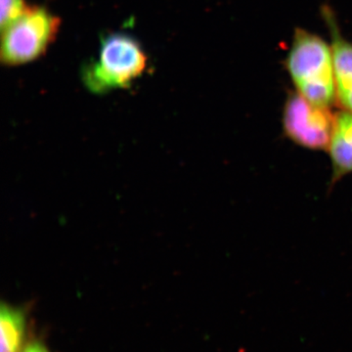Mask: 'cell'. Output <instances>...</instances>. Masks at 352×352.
Here are the masks:
<instances>
[{
    "label": "cell",
    "instance_id": "cell-1",
    "mask_svg": "<svg viewBox=\"0 0 352 352\" xmlns=\"http://www.w3.org/2000/svg\"><path fill=\"white\" fill-rule=\"evenodd\" d=\"M286 66L296 92L307 100L328 108L337 101L332 47L324 39L296 30Z\"/></svg>",
    "mask_w": 352,
    "mask_h": 352
},
{
    "label": "cell",
    "instance_id": "cell-2",
    "mask_svg": "<svg viewBox=\"0 0 352 352\" xmlns=\"http://www.w3.org/2000/svg\"><path fill=\"white\" fill-rule=\"evenodd\" d=\"M148 69V56L140 43L124 32L103 36L98 56L82 69V82L95 94L131 87Z\"/></svg>",
    "mask_w": 352,
    "mask_h": 352
},
{
    "label": "cell",
    "instance_id": "cell-3",
    "mask_svg": "<svg viewBox=\"0 0 352 352\" xmlns=\"http://www.w3.org/2000/svg\"><path fill=\"white\" fill-rule=\"evenodd\" d=\"M61 21L45 7L29 6L17 19L2 28V64L21 66L36 61L54 43Z\"/></svg>",
    "mask_w": 352,
    "mask_h": 352
},
{
    "label": "cell",
    "instance_id": "cell-4",
    "mask_svg": "<svg viewBox=\"0 0 352 352\" xmlns=\"http://www.w3.org/2000/svg\"><path fill=\"white\" fill-rule=\"evenodd\" d=\"M336 118L328 107L315 105L298 92L291 94L284 106V133L300 147L323 151L330 145Z\"/></svg>",
    "mask_w": 352,
    "mask_h": 352
},
{
    "label": "cell",
    "instance_id": "cell-5",
    "mask_svg": "<svg viewBox=\"0 0 352 352\" xmlns=\"http://www.w3.org/2000/svg\"><path fill=\"white\" fill-rule=\"evenodd\" d=\"M322 13L330 30L337 102L344 111L352 112V43L342 38L332 10L324 7Z\"/></svg>",
    "mask_w": 352,
    "mask_h": 352
},
{
    "label": "cell",
    "instance_id": "cell-6",
    "mask_svg": "<svg viewBox=\"0 0 352 352\" xmlns=\"http://www.w3.org/2000/svg\"><path fill=\"white\" fill-rule=\"evenodd\" d=\"M328 151L333 183L352 173V112L344 111L337 115Z\"/></svg>",
    "mask_w": 352,
    "mask_h": 352
},
{
    "label": "cell",
    "instance_id": "cell-7",
    "mask_svg": "<svg viewBox=\"0 0 352 352\" xmlns=\"http://www.w3.org/2000/svg\"><path fill=\"white\" fill-rule=\"evenodd\" d=\"M1 352H21L24 349L27 316L23 308L2 303L0 309Z\"/></svg>",
    "mask_w": 352,
    "mask_h": 352
},
{
    "label": "cell",
    "instance_id": "cell-8",
    "mask_svg": "<svg viewBox=\"0 0 352 352\" xmlns=\"http://www.w3.org/2000/svg\"><path fill=\"white\" fill-rule=\"evenodd\" d=\"M28 7L29 6H27L25 0H1V29L17 19L27 10Z\"/></svg>",
    "mask_w": 352,
    "mask_h": 352
},
{
    "label": "cell",
    "instance_id": "cell-9",
    "mask_svg": "<svg viewBox=\"0 0 352 352\" xmlns=\"http://www.w3.org/2000/svg\"><path fill=\"white\" fill-rule=\"evenodd\" d=\"M21 352H50L41 342H34L25 346Z\"/></svg>",
    "mask_w": 352,
    "mask_h": 352
}]
</instances>
